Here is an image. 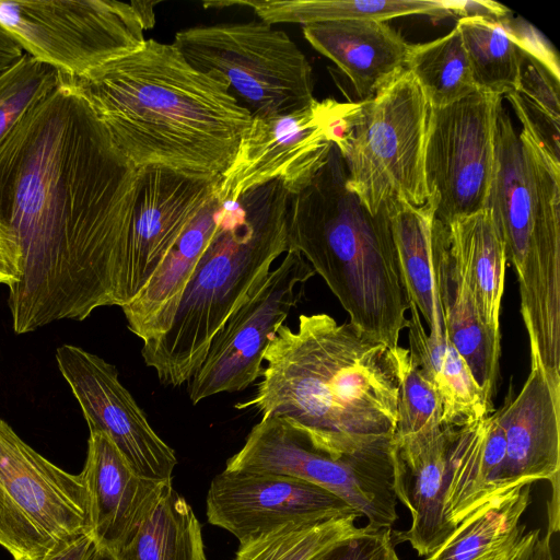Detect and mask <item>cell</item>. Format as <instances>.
Returning a JSON list of instances; mask_svg holds the SVG:
<instances>
[{"label":"cell","instance_id":"6da1fadb","mask_svg":"<svg viewBox=\"0 0 560 560\" xmlns=\"http://www.w3.org/2000/svg\"><path fill=\"white\" fill-rule=\"evenodd\" d=\"M60 79L0 145V229L20 269L9 288L16 334L125 305L140 171Z\"/></svg>","mask_w":560,"mask_h":560},{"label":"cell","instance_id":"7a4b0ae2","mask_svg":"<svg viewBox=\"0 0 560 560\" xmlns=\"http://www.w3.org/2000/svg\"><path fill=\"white\" fill-rule=\"evenodd\" d=\"M397 348V347H396ZM396 348L325 313L282 324L254 395L234 405L276 416L332 458L393 455L400 390Z\"/></svg>","mask_w":560,"mask_h":560},{"label":"cell","instance_id":"3957f363","mask_svg":"<svg viewBox=\"0 0 560 560\" xmlns=\"http://www.w3.org/2000/svg\"><path fill=\"white\" fill-rule=\"evenodd\" d=\"M60 75L139 171L220 178L252 120L223 83L195 69L173 44L152 38L85 75Z\"/></svg>","mask_w":560,"mask_h":560},{"label":"cell","instance_id":"277c9868","mask_svg":"<svg viewBox=\"0 0 560 560\" xmlns=\"http://www.w3.org/2000/svg\"><path fill=\"white\" fill-rule=\"evenodd\" d=\"M347 180L332 145L310 183L290 196L288 249L324 279L355 328L394 349L408 326L409 298L389 212L372 214Z\"/></svg>","mask_w":560,"mask_h":560},{"label":"cell","instance_id":"5b68a950","mask_svg":"<svg viewBox=\"0 0 560 560\" xmlns=\"http://www.w3.org/2000/svg\"><path fill=\"white\" fill-rule=\"evenodd\" d=\"M290 196L282 182L273 180L222 202L215 233L167 329L142 343L144 364L163 385L191 380L213 337L287 253Z\"/></svg>","mask_w":560,"mask_h":560},{"label":"cell","instance_id":"8992f818","mask_svg":"<svg viewBox=\"0 0 560 560\" xmlns=\"http://www.w3.org/2000/svg\"><path fill=\"white\" fill-rule=\"evenodd\" d=\"M486 209L516 272L530 362L560 380V162L503 107Z\"/></svg>","mask_w":560,"mask_h":560},{"label":"cell","instance_id":"52a82bcc","mask_svg":"<svg viewBox=\"0 0 560 560\" xmlns=\"http://www.w3.org/2000/svg\"><path fill=\"white\" fill-rule=\"evenodd\" d=\"M353 128L342 151L348 188L372 213L401 201L422 206L429 105L408 70L372 98L359 101Z\"/></svg>","mask_w":560,"mask_h":560},{"label":"cell","instance_id":"ba28073f","mask_svg":"<svg viewBox=\"0 0 560 560\" xmlns=\"http://www.w3.org/2000/svg\"><path fill=\"white\" fill-rule=\"evenodd\" d=\"M172 44L195 69L223 83L252 117L288 114L316 100L306 56L261 20L187 27Z\"/></svg>","mask_w":560,"mask_h":560},{"label":"cell","instance_id":"9c48e42d","mask_svg":"<svg viewBox=\"0 0 560 560\" xmlns=\"http://www.w3.org/2000/svg\"><path fill=\"white\" fill-rule=\"evenodd\" d=\"M155 2L0 1V25L26 54L60 73L82 77L128 55L154 25Z\"/></svg>","mask_w":560,"mask_h":560},{"label":"cell","instance_id":"30bf717a","mask_svg":"<svg viewBox=\"0 0 560 560\" xmlns=\"http://www.w3.org/2000/svg\"><path fill=\"white\" fill-rule=\"evenodd\" d=\"M88 534L81 475L57 467L0 419V546L13 560H45Z\"/></svg>","mask_w":560,"mask_h":560},{"label":"cell","instance_id":"8fae6325","mask_svg":"<svg viewBox=\"0 0 560 560\" xmlns=\"http://www.w3.org/2000/svg\"><path fill=\"white\" fill-rule=\"evenodd\" d=\"M225 469L284 475L316 485L358 511L372 529L393 527L398 518L393 455L332 458L280 417H261Z\"/></svg>","mask_w":560,"mask_h":560},{"label":"cell","instance_id":"7c38bea8","mask_svg":"<svg viewBox=\"0 0 560 560\" xmlns=\"http://www.w3.org/2000/svg\"><path fill=\"white\" fill-rule=\"evenodd\" d=\"M501 109V96L479 91L446 107H431L424 177L436 220L448 224L486 208Z\"/></svg>","mask_w":560,"mask_h":560},{"label":"cell","instance_id":"4fadbf2b","mask_svg":"<svg viewBox=\"0 0 560 560\" xmlns=\"http://www.w3.org/2000/svg\"><path fill=\"white\" fill-rule=\"evenodd\" d=\"M314 275L299 252L287 250L213 337L201 366L188 382L192 405L220 393L244 390L260 377L270 338L300 302L304 284Z\"/></svg>","mask_w":560,"mask_h":560},{"label":"cell","instance_id":"5bb4252c","mask_svg":"<svg viewBox=\"0 0 560 560\" xmlns=\"http://www.w3.org/2000/svg\"><path fill=\"white\" fill-rule=\"evenodd\" d=\"M329 98L315 100L301 109L252 117L214 196L236 201L243 194L273 180L290 195L305 187L325 164L332 148L328 135Z\"/></svg>","mask_w":560,"mask_h":560},{"label":"cell","instance_id":"9a60e30c","mask_svg":"<svg viewBox=\"0 0 560 560\" xmlns=\"http://www.w3.org/2000/svg\"><path fill=\"white\" fill-rule=\"evenodd\" d=\"M56 359L90 432L105 433L141 477L172 481L176 455L120 383L117 369L96 354L70 345L59 347Z\"/></svg>","mask_w":560,"mask_h":560},{"label":"cell","instance_id":"2e32d148","mask_svg":"<svg viewBox=\"0 0 560 560\" xmlns=\"http://www.w3.org/2000/svg\"><path fill=\"white\" fill-rule=\"evenodd\" d=\"M206 506L208 522L231 533L240 544L288 524H315L360 514L339 497L307 481L226 469L212 479Z\"/></svg>","mask_w":560,"mask_h":560},{"label":"cell","instance_id":"e0dca14e","mask_svg":"<svg viewBox=\"0 0 560 560\" xmlns=\"http://www.w3.org/2000/svg\"><path fill=\"white\" fill-rule=\"evenodd\" d=\"M211 179L162 168L140 171L125 264V304L135 299L183 232L214 196Z\"/></svg>","mask_w":560,"mask_h":560},{"label":"cell","instance_id":"ac0fdd59","mask_svg":"<svg viewBox=\"0 0 560 560\" xmlns=\"http://www.w3.org/2000/svg\"><path fill=\"white\" fill-rule=\"evenodd\" d=\"M494 413L506 442V488L547 480L552 486L551 503L559 506L560 381L530 362L520 393L514 399L508 397Z\"/></svg>","mask_w":560,"mask_h":560},{"label":"cell","instance_id":"d6986e66","mask_svg":"<svg viewBox=\"0 0 560 560\" xmlns=\"http://www.w3.org/2000/svg\"><path fill=\"white\" fill-rule=\"evenodd\" d=\"M454 425L420 438L393 440L394 493L411 516L405 530H393L395 544L409 542L427 557L454 530L446 515L448 457Z\"/></svg>","mask_w":560,"mask_h":560},{"label":"cell","instance_id":"ffe728a7","mask_svg":"<svg viewBox=\"0 0 560 560\" xmlns=\"http://www.w3.org/2000/svg\"><path fill=\"white\" fill-rule=\"evenodd\" d=\"M89 495L91 535L96 545L118 551L133 535L167 482L138 475L102 432H90L80 472Z\"/></svg>","mask_w":560,"mask_h":560},{"label":"cell","instance_id":"44dd1931","mask_svg":"<svg viewBox=\"0 0 560 560\" xmlns=\"http://www.w3.org/2000/svg\"><path fill=\"white\" fill-rule=\"evenodd\" d=\"M305 39L350 80L359 101L372 98L406 69L411 48L385 21L345 20L304 25Z\"/></svg>","mask_w":560,"mask_h":560},{"label":"cell","instance_id":"7402d4cb","mask_svg":"<svg viewBox=\"0 0 560 560\" xmlns=\"http://www.w3.org/2000/svg\"><path fill=\"white\" fill-rule=\"evenodd\" d=\"M434 278L446 338L467 363L477 385L492 400L500 359V339L483 323L452 249L445 223L433 219Z\"/></svg>","mask_w":560,"mask_h":560},{"label":"cell","instance_id":"603a6c76","mask_svg":"<svg viewBox=\"0 0 560 560\" xmlns=\"http://www.w3.org/2000/svg\"><path fill=\"white\" fill-rule=\"evenodd\" d=\"M221 205L213 196L201 208L144 288L121 306L128 329L142 342L167 329L185 288L215 233Z\"/></svg>","mask_w":560,"mask_h":560},{"label":"cell","instance_id":"cb8c5ba5","mask_svg":"<svg viewBox=\"0 0 560 560\" xmlns=\"http://www.w3.org/2000/svg\"><path fill=\"white\" fill-rule=\"evenodd\" d=\"M409 311L408 349L440 398L442 424L458 427L488 417L492 400L477 385L459 352L445 335L427 332L410 300Z\"/></svg>","mask_w":560,"mask_h":560},{"label":"cell","instance_id":"d4e9b609","mask_svg":"<svg viewBox=\"0 0 560 560\" xmlns=\"http://www.w3.org/2000/svg\"><path fill=\"white\" fill-rule=\"evenodd\" d=\"M452 249L486 326L500 336L504 243L488 209L446 224Z\"/></svg>","mask_w":560,"mask_h":560},{"label":"cell","instance_id":"484cf974","mask_svg":"<svg viewBox=\"0 0 560 560\" xmlns=\"http://www.w3.org/2000/svg\"><path fill=\"white\" fill-rule=\"evenodd\" d=\"M400 270L409 300L429 327V332L445 335L432 254V223L435 206L401 201L387 207Z\"/></svg>","mask_w":560,"mask_h":560},{"label":"cell","instance_id":"4316f807","mask_svg":"<svg viewBox=\"0 0 560 560\" xmlns=\"http://www.w3.org/2000/svg\"><path fill=\"white\" fill-rule=\"evenodd\" d=\"M532 485L518 486L495 498L459 523L424 560H499L526 532L522 516L528 509Z\"/></svg>","mask_w":560,"mask_h":560},{"label":"cell","instance_id":"83f0119b","mask_svg":"<svg viewBox=\"0 0 560 560\" xmlns=\"http://www.w3.org/2000/svg\"><path fill=\"white\" fill-rule=\"evenodd\" d=\"M116 553L119 560H207L200 523L172 481Z\"/></svg>","mask_w":560,"mask_h":560},{"label":"cell","instance_id":"f1b7e54d","mask_svg":"<svg viewBox=\"0 0 560 560\" xmlns=\"http://www.w3.org/2000/svg\"><path fill=\"white\" fill-rule=\"evenodd\" d=\"M246 5L269 24L302 26L345 20L385 21L413 14L448 16L444 0H249L219 1L218 7Z\"/></svg>","mask_w":560,"mask_h":560},{"label":"cell","instance_id":"f546056e","mask_svg":"<svg viewBox=\"0 0 560 560\" xmlns=\"http://www.w3.org/2000/svg\"><path fill=\"white\" fill-rule=\"evenodd\" d=\"M406 70L432 108L446 107L477 91L456 25L442 37L411 45Z\"/></svg>","mask_w":560,"mask_h":560},{"label":"cell","instance_id":"4dcf8cb0","mask_svg":"<svg viewBox=\"0 0 560 560\" xmlns=\"http://www.w3.org/2000/svg\"><path fill=\"white\" fill-rule=\"evenodd\" d=\"M477 91L498 96L517 92L524 55L499 22H456Z\"/></svg>","mask_w":560,"mask_h":560},{"label":"cell","instance_id":"1f68e13d","mask_svg":"<svg viewBox=\"0 0 560 560\" xmlns=\"http://www.w3.org/2000/svg\"><path fill=\"white\" fill-rule=\"evenodd\" d=\"M360 514L315 524H288L240 544L235 560H318L366 529Z\"/></svg>","mask_w":560,"mask_h":560},{"label":"cell","instance_id":"d6a6232c","mask_svg":"<svg viewBox=\"0 0 560 560\" xmlns=\"http://www.w3.org/2000/svg\"><path fill=\"white\" fill-rule=\"evenodd\" d=\"M60 82L57 69L28 54L0 73V145L26 113Z\"/></svg>","mask_w":560,"mask_h":560},{"label":"cell","instance_id":"836d02e7","mask_svg":"<svg viewBox=\"0 0 560 560\" xmlns=\"http://www.w3.org/2000/svg\"><path fill=\"white\" fill-rule=\"evenodd\" d=\"M400 390L393 440L433 434L442 429V406L433 386L422 375L408 348L398 346Z\"/></svg>","mask_w":560,"mask_h":560},{"label":"cell","instance_id":"e575fe53","mask_svg":"<svg viewBox=\"0 0 560 560\" xmlns=\"http://www.w3.org/2000/svg\"><path fill=\"white\" fill-rule=\"evenodd\" d=\"M560 79L539 62L524 56L517 93L548 116L560 120Z\"/></svg>","mask_w":560,"mask_h":560},{"label":"cell","instance_id":"d590c367","mask_svg":"<svg viewBox=\"0 0 560 560\" xmlns=\"http://www.w3.org/2000/svg\"><path fill=\"white\" fill-rule=\"evenodd\" d=\"M318 560H401L396 551L393 527L372 529L337 546Z\"/></svg>","mask_w":560,"mask_h":560},{"label":"cell","instance_id":"8d00e7d4","mask_svg":"<svg viewBox=\"0 0 560 560\" xmlns=\"http://www.w3.org/2000/svg\"><path fill=\"white\" fill-rule=\"evenodd\" d=\"M527 58L542 65L560 79L559 59L550 43L530 24L512 15L499 22Z\"/></svg>","mask_w":560,"mask_h":560},{"label":"cell","instance_id":"74e56055","mask_svg":"<svg viewBox=\"0 0 560 560\" xmlns=\"http://www.w3.org/2000/svg\"><path fill=\"white\" fill-rule=\"evenodd\" d=\"M450 15L458 19H481L490 22H500L512 15L509 8L490 0H444ZM457 19V20H458Z\"/></svg>","mask_w":560,"mask_h":560},{"label":"cell","instance_id":"f35d334b","mask_svg":"<svg viewBox=\"0 0 560 560\" xmlns=\"http://www.w3.org/2000/svg\"><path fill=\"white\" fill-rule=\"evenodd\" d=\"M20 280L16 254L0 229V283L13 287Z\"/></svg>","mask_w":560,"mask_h":560},{"label":"cell","instance_id":"ab89813d","mask_svg":"<svg viewBox=\"0 0 560 560\" xmlns=\"http://www.w3.org/2000/svg\"><path fill=\"white\" fill-rule=\"evenodd\" d=\"M95 546L94 538L91 534H88L45 560H89Z\"/></svg>","mask_w":560,"mask_h":560},{"label":"cell","instance_id":"60d3db41","mask_svg":"<svg viewBox=\"0 0 560 560\" xmlns=\"http://www.w3.org/2000/svg\"><path fill=\"white\" fill-rule=\"evenodd\" d=\"M23 55L18 40L0 25V73L16 63Z\"/></svg>","mask_w":560,"mask_h":560},{"label":"cell","instance_id":"b9f144b4","mask_svg":"<svg viewBox=\"0 0 560 560\" xmlns=\"http://www.w3.org/2000/svg\"><path fill=\"white\" fill-rule=\"evenodd\" d=\"M551 535L547 530L545 536H539L527 560H556L551 545Z\"/></svg>","mask_w":560,"mask_h":560},{"label":"cell","instance_id":"7bdbcfd3","mask_svg":"<svg viewBox=\"0 0 560 560\" xmlns=\"http://www.w3.org/2000/svg\"><path fill=\"white\" fill-rule=\"evenodd\" d=\"M89 560H119V558L116 551L107 547L96 545Z\"/></svg>","mask_w":560,"mask_h":560}]
</instances>
